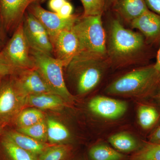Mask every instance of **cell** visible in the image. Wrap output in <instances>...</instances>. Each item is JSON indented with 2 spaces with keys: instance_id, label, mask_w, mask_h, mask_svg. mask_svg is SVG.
Returning <instances> with one entry per match:
<instances>
[{
  "instance_id": "obj_1",
  "label": "cell",
  "mask_w": 160,
  "mask_h": 160,
  "mask_svg": "<svg viewBox=\"0 0 160 160\" xmlns=\"http://www.w3.org/2000/svg\"><path fill=\"white\" fill-rule=\"evenodd\" d=\"M160 83V76L154 65L128 72L111 83L106 89L107 94L128 97L145 95Z\"/></svg>"
},
{
  "instance_id": "obj_2",
  "label": "cell",
  "mask_w": 160,
  "mask_h": 160,
  "mask_svg": "<svg viewBox=\"0 0 160 160\" xmlns=\"http://www.w3.org/2000/svg\"><path fill=\"white\" fill-rule=\"evenodd\" d=\"M106 66L104 58L79 53L66 67L75 81L78 93L83 95L90 92L99 84Z\"/></svg>"
},
{
  "instance_id": "obj_3",
  "label": "cell",
  "mask_w": 160,
  "mask_h": 160,
  "mask_svg": "<svg viewBox=\"0 0 160 160\" xmlns=\"http://www.w3.org/2000/svg\"><path fill=\"white\" fill-rule=\"evenodd\" d=\"M73 29L79 41V53L105 58L107 50L102 15L79 18Z\"/></svg>"
},
{
  "instance_id": "obj_4",
  "label": "cell",
  "mask_w": 160,
  "mask_h": 160,
  "mask_svg": "<svg viewBox=\"0 0 160 160\" xmlns=\"http://www.w3.org/2000/svg\"><path fill=\"white\" fill-rule=\"evenodd\" d=\"M144 44L142 34L126 29L117 19L112 21L107 51L111 58L117 61L129 58L140 52Z\"/></svg>"
},
{
  "instance_id": "obj_5",
  "label": "cell",
  "mask_w": 160,
  "mask_h": 160,
  "mask_svg": "<svg viewBox=\"0 0 160 160\" xmlns=\"http://www.w3.org/2000/svg\"><path fill=\"white\" fill-rule=\"evenodd\" d=\"M35 68L48 86L66 102H71L74 97L68 90L63 74L62 62L53 56L31 49Z\"/></svg>"
},
{
  "instance_id": "obj_6",
  "label": "cell",
  "mask_w": 160,
  "mask_h": 160,
  "mask_svg": "<svg viewBox=\"0 0 160 160\" xmlns=\"http://www.w3.org/2000/svg\"><path fill=\"white\" fill-rule=\"evenodd\" d=\"M31 48L24 34L23 21L12 33L2 51L18 70L35 68Z\"/></svg>"
},
{
  "instance_id": "obj_7",
  "label": "cell",
  "mask_w": 160,
  "mask_h": 160,
  "mask_svg": "<svg viewBox=\"0 0 160 160\" xmlns=\"http://www.w3.org/2000/svg\"><path fill=\"white\" fill-rule=\"evenodd\" d=\"M23 26L24 34L31 49L53 56V47L48 32L28 12L24 16Z\"/></svg>"
},
{
  "instance_id": "obj_8",
  "label": "cell",
  "mask_w": 160,
  "mask_h": 160,
  "mask_svg": "<svg viewBox=\"0 0 160 160\" xmlns=\"http://www.w3.org/2000/svg\"><path fill=\"white\" fill-rule=\"evenodd\" d=\"M27 11L36 18L45 27L51 41L61 31L72 27L79 18L75 15L69 18H62L57 13L44 9L39 3L32 4Z\"/></svg>"
},
{
  "instance_id": "obj_9",
  "label": "cell",
  "mask_w": 160,
  "mask_h": 160,
  "mask_svg": "<svg viewBox=\"0 0 160 160\" xmlns=\"http://www.w3.org/2000/svg\"><path fill=\"white\" fill-rule=\"evenodd\" d=\"M45 0H0V18L6 32L12 34L22 22L29 6Z\"/></svg>"
},
{
  "instance_id": "obj_10",
  "label": "cell",
  "mask_w": 160,
  "mask_h": 160,
  "mask_svg": "<svg viewBox=\"0 0 160 160\" xmlns=\"http://www.w3.org/2000/svg\"><path fill=\"white\" fill-rule=\"evenodd\" d=\"M73 26L61 31L51 40L53 57L62 62L65 67L80 52L79 41Z\"/></svg>"
},
{
  "instance_id": "obj_11",
  "label": "cell",
  "mask_w": 160,
  "mask_h": 160,
  "mask_svg": "<svg viewBox=\"0 0 160 160\" xmlns=\"http://www.w3.org/2000/svg\"><path fill=\"white\" fill-rule=\"evenodd\" d=\"M16 73L18 76L14 78L22 96L44 93L57 94L36 68L20 70Z\"/></svg>"
},
{
  "instance_id": "obj_12",
  "label": "cell",
  "mask_w": 160,
  "mask_h": 160,
  "mask_svg": "<svg viewBox=\"0 0 160 160\" xmlns=\"http://www.w3.org/2000/svg\"><path fill=\"white\" fill-rule=\"evenodd\" d=\"M88 108L92 113L99 117L115 120L125 114L127 104L124 101L98 96L89 101Z\"/></svg>"
},
{
  "instance_id": "obj_13",
  "label": "cell",
  "mask_w": 160,
  "mask_h": 160,
  "mask_svg": "<svg viewBox=\"0 0 160 160\" xmlns=\"http://www.w3.org/2000/svg\"><path fill=\"white\" fill-rule=\"evenodd\" d=\"M22 96L17 86L14 77L0 82V122L11 117L18 108Z\"/></svg>"
},
{
  "instance_id": "obj_14",
  "label": "cell",
  "mask_w": 160,
  "mask_h": 160,
  "mask_svg": "<svg viewBox=\"0 0 160 160\" xmlns=\"http://www.w3.org/2000/svg\"><path fill=\"white\" fill-rule=\"evenodd\" d=\"M131 26L138 29L150 42L160 41V15L148 9L131 22Z\"/></svg>"
},
{
  "instance_id": "obj_15",
  "label": "cell",
  "mask_w": 160,
  "mask_h": 160,
  "mask_svg": "<svg viewBox=\"0 0 160 160\" xmlns=\"http://www.w3.org/2000/svg\"><path fill=\"white\" fill-rule=\"evenodd\" d=\"M108 142L115 149L126 155L128 153H131V155L137 152L145 143L125 132L112 135L109 137Z\"/></svg>"
},
{
  "instance_id": "obj_16",
  "label": "cell",
  "mask_w": 160,
  "mask_h": 160,
  "mask_svg": "<svg viewBox=\"0 0 160 160\" xmlns=\"http://www.w3.org/2000/svg\"><path fill=\"white\" fill-rule=\"evenodd\" d=\"M5 137L20 148L38 156L50 145L40 142L18 131H9Z\"/></svg>"
},
{
  "instance_id": "obj_17",
  "label": "cell",
  "mask_w": 160,
  "mask_h": 160,
  "mask_svg": "<svg viewBox=\"0 0 160 160\" xmlns=\"http://www.w3.org/2000/svg\"><path fill=\"white\" fill-rule=\"evenodd\" d=\"M87 157L89 160H128L129 158L103 142L92 145L88 149Z\"/></svg>"
},
{
  "instance_id": "obj_18",
  "label": "cell",
  "mask_w": 160,
  "mask_h": 160,
  "mask_svg": "<svg viewBox=\"0 0 160 160\" xmlns=\"http://www.w3.org/2000/svg\"><path fill=\"white\" fill-rule=\"evenodd\" d=\"M145 0H119L118 11L125 19L131 22L148 10Z\"/></svg>"
},
{
  "instance_id": "obj_19",
  "label": "cell",
  "mask_w": 160,
  "mask_h": 160,
  "mask_svg": "<svg viewBox=\"0 0 160 160\" xmlns=\"http://www.w3.org/2000/svg\"><path fill=\"white\" fill-rule=\"evenodd\" d=\"M26 99L30 106L42 109H55L64 105L63 99L54 94H30Z\"/></svg>"
},
{
  "instance_id": "obj_20",
  "label": "cell",
  "mask_w": 160,
  "mask_h": 160,
  "mask_svg": "<svg viewBox=\"0 0 160 160\" xmlns=\"http://www.w3.org/2000/svg\"><path fill=\"white\" fill-rule=\"evenodd\" d=\"M73 150L69 145H50L38 156V160H69L73 156Z\"/></svg>"
},
{
  "instance_id": "obj_21",
  "label": "cell",
  "mask_w": 160,
  "mask_h": 160,
  "mask_svg": "<svg viewBox=\"0 0 160 160\" xmlns=\"http://www.w3.org/2000/svg\"><path fill=\"white\" fill-rule=\"evenodd\" d=\"M47 139L50 145H59L68 141L70 133L68 129L62 123L53 119L47 121Z\"/></svg>"
},
{
  "instance_id": "obj_22",
  "label": "cell",
  "mask_w": 160,
  "mask_h": 160,
  "mask_svg": "<svg viewBox=\"0 0 160 160\" xmlns=\"http://www.w3.org/2000/svg\"><path fill=\"white\" fill-rule=\"evenodd\" d=\"M3 152L8 160H38V156L20 148L6 138L2 141Z\"/></svg>"
},
{
  "instance_id": "obj_23",
  "label": "cell",
  "mask_w": 160,
  "mask_h": 160,
  "mask_svg": "<svg viewBox=\"0 0 160 160\" xmlns=\"http://www.w3.org/2000/svg\"><path fill=\"white\" fill-rule=\"evenodd\" d=\"M137 114L139 124L144 129L152 128L159 117L157 109L149 105H142L139 106Z\"/></svg>"
},
{
  "instance_id": "obj_24",
  "label": "cell",
  "mask_w": 160,
  "mask_h": 160,
  "mask_svg": "<svg viewBox=\"0 0 160 160\" xmlns=\"http://www.w3.org/2000/svg\"><path fill=\"white\" fill-rule=\"evenodd\" d=\"M128 160H160V144L145 142L138 151L129 156Z\"/></svg>"
},
{
  "instance_id": "obj_25",
  "label": "cell",
  "mask_w": 160,
  "mask_h": 160,
  "mask_svg": "<svg viewBox=\"0 0 160 160\" xmlns=\"http://www.w3.org/2000/svg\"><path fill=\"white\" fill-rule=\"evenodd\" d=\"M17 131L42 142L47 139V124L44 120L29 127L19 128Z\"/></svg>"
},
{
  "instance_id": "obj_26",
  "label": "cell",
  "mask_w": 160,
  "mask_h": 160,
  "mask_svg": "<svg viewBox=\"0 0 160 160\" xmlns=\"http://www.w3.org/2000/svg\"><path fill=\"white\" fill-rule=\"evenodd\" d=\"M44 118V114L38 109H28L20 113L17 123L19 128L29 127L42 121Z\"/></svg>"
},
{
  "instance_id": "obj_27",
  "label": "cell",
  "mask_w": 160,
  "mask_h": 160,
  "mask_svg": "<svg viewBox=\"0 0 160 160\" xmlns=\"http://www.w3.org/2000/svg\"><path fill=\"white\" fill-rule=\"evenodd\" d=\"M84 8L83 17L102 15L105 0H80Z\"/></svg>"
},
{
  "instance_id": "obj_28",
  "label": "cell",
  "mask_w": 160,
  "mask_h": 160,
  "mask_svg": "<svg viewBox=\"0 0 160 160\" xmlns=\"http://www.w3.org/2000/svg\"><path fill=\"white\" fill-rule=\"evenodd\" d=\"M18 71L9 62L3 52H0V78L16 74Z\"/></svg>"
},
{
  "instance_id": "obj_29",
  "label": "cell",
  "mask_w": 160,
  "mask_h": 160,
  "mask_svg": "<svg viewBox=\"0 0 160 160\" xmlns=\"http://www.w3.org/2000/svg\"><path fill=\"white\" fill-rule=\"evenodd\" d=\"M73 10L72 5L67 1L57 13L59 16L62 18L68 19L73 15Z\"/></svg>"
},
{
  "instance_id": "obj_30",
  "label": "cell",
  "mask_w": 160,
  "mask_h": 160,
  "mask_svg": "<svg viewBox=\"0 0 160 160\" xmlns=\"http://www.w3.org/2000/svg\"><path fill=\"white\" fill-rule=\"evenodd\" d=\"M7 34L8 33L6 32L0 18V52L2 51L8 42V41H7Z\"/></svg>"
},
{
  "instance_id": "obj_31",
  "label": "cell",
  "mask_w": 160,
  "mask_h": 160,
  "mask_svg": "<svg viewBox=\"0 0 160 160\" xmlns=\"http://www.w3.org/2000/svg\"><path fill=\"white\" fill-rule=\"evenodd\" d=\"M67 0H49L48 6L52 12L57 13Z\"/></svg>"
},
{
  "instance_id": "obj_32",
  "label": "cell",
  "mask_w": 160,
  "mask_h": 160,
  "mask_svg": "<svg viewBox=\"0 0 160 160\" xmlns=\"http://www.w3.org/2000/svg\"><path fill=\"white\" fill-rule=\"evenodd\" d=\"M149 10L160 15V0H145Z\"/></svg>"
},
{
  "instance_id": "obj_33",
  "label": "cell",
  "mask_w": 160,
  "mask_h": 160,
  "mask_svg": "<svg viewBox=\"0 0 160 160\" xmlns=\"http://www.w3.org/2000/svg\"><path fill=\"white\" fill-rule=\"evenodd\" d=\"M149 142L153 144H160V125L152 133Z\"/></svg>"
},
{
  "instance_id": "obj_34",
  "label": "cell",
  "mask_w": 160,
  "mask_h": 160,
  "mask_svg": "<svg viewBox=\"0 0 160 160\" xmlns=\"http://www.w3.org/2000/svg\"><path fill=\"white\" fill-rule=\"evenodd\" d=\"M154 67L160 76V46L157 55L156 62L154 64Z\"/></svg>"
},
{
  "instance_id": "obj_35",
  "label": "cell",
  "mask_w": 160,
  "mask_h": 160,
  "mask_svg": "<svg viewBox=\"0 0 160 160\" xmlns=\"http://www.w3.org/2000/svg\"><path fill=\"white\" fill-rule=\"evenodd\" d=\"M157 98L158 102L160 104V89H159L158 91L157 95Z\"/></svg>"
},
{
  "instance_id": "obj_36",
  "label": "cell",
  "mask_w": 160,
  "mask_h": 160,
  "mask_svg": "<svg viewBox=\"0 0 160 160\" xmlns=\"http://www.w3.org/2000/svg\"><path fill=\"white\" fill-rule=\"evenodd\" d=\"M74 157L73 156L72 158H71L70 159H69V160H89L88 159V158H87V159H82V158H77V159H75L74 158Z\"/></svg>"
},
{
  "instance_id": "obj_37",
  "label": "cell",
  "mask_w": 160,
  "mask_h": 160,
  "mask_svg": "<svg viewBox=\"0 0 160 160\" xmlns=\"http://www.w3.org/2000/svg\"><path fill=\"white\" fill-rule=\"evenodd\" d=\"M118 1H119V0H105V3L106 2L109 3H113L117 2Z\"/></svg>"
},
{
  "instance_id": "obj_38",
  "label": "cell",
  "mask_w": 160,
  "mask_h": 160,
  "mask_svg": "<svg viewBox=\"0 0 160 160\" xmlns=\"http://www.w3.org/2000/svg\"><path fill=\"white\" fill-rule=\"evenodd\" d=\"M2 122H0V134H1V132H2Z\"/></svg>"
},
{
  "instance_id": "obj_39",
  "label": "cell",
  "mask_w": 160,
  "mask_h": 160,
  "mask_svg": "<svg viewBox=\"0 0 160 160\" xmlns=\"http://www.w3.org/2000/svg\"><path fill=\"white\" fill-rule=\"evenodd\" d=\"M2 78H0V82H1V80H2Z\"/></svg>"
}]
</instances>
